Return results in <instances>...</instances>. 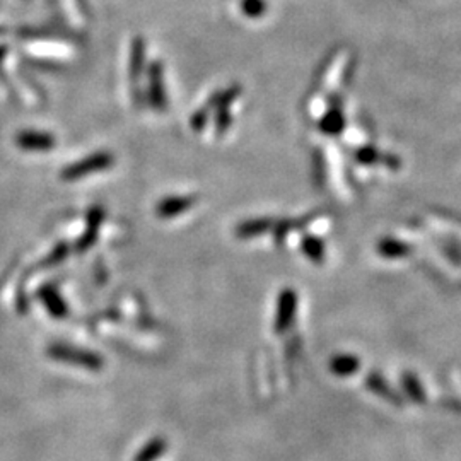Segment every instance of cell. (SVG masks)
<instances>
[{
  "label": "cell",
  "instance_id": "cell-1",
  "mask_svg": "<svg viewBox=\"0 0 461 461\" xmlns=\"http://www.w3.org/2000/svg\"><path fill=\"white\" fill-rule=\"evenodd\" d=\"M48 355L58 362L70 364V366L86 369L91 372H99L104 366V359L98 352L81 347L67 345V343H55L48 349Z\"/></svg>",
  "mask_w": 461,
  "mask_h": 461
},
{
  "label": "cell",
  "instance_id": "cell-2",
  "mask_svg": "<svg viewBox=\"0 0 461 461\" xmlns=\"http://www.w3.org/2000/svg\"><path fill=\"white\" fill-rule=\"evenodd\" d=\"M297 313V294L292 289H284L277 303V313L274 320V332L282 335L286 333L296 320Z\"/></svg>",
  "mask_w": 461,
  "mask_h": 461
},
{
  "label": "cell",
  "instance_id": "cell-3",
  "mask_svg": "<svg viewBox=\"0 0 461 461\" xmlns=\"http://www.w3.org/2000/svg\"><path fill=\"white\" fill-rule=\"evenodd\" d=\"M366 387L367 389H371L374 395H378L379 398H383V400L389 401L391 405H401V398L398 393L393 389L389 384L387 383V379L383 378V376L379 374V372H369L366 376Z\"/></svg>",
  "mask_w": 461,
  "mask_h": 461
},
{
  "label": "cell",
  "instance_id": "cell-4",
  "mask_svg": "<svg viewBox=\"0 0 461 461\" xmlns=\"http://www.w3.org/2000/svg\"><path fill=\"white\" fill-rule=\"evenodd\" d=\"M328 367L335 376H338V378H347V376L355 374V372L359 371L360 359L355 357V355H350V354L335 355V357L330 360Z\"/></svg>",
  "mask_w": 461,
  "mask_h": 461
},
{
  "label": "cell",
  "instance_id": "cell-5",
  "mask_svg": "<svg viewBox=\"0 0 461 461\" xmlns=\"http://www.w3.org/2000/svg\"><path fill=\"white\" fill-rule=\"evenodd\" d=\"M166 451H167L166 439L152 438L135 452V456H133L132 461H157Z\"/></svg>",
  "mask_w": 461,
  "mask_h": 461
},
{
  "label": "cell",
  "instance_id": "cell-6",
  "mask_svg": "<svg viewBox=\"0 0 461 461\" xmlns=\"http://www.w3.org/2000/svg\"><path fill=\"white\" fill-rule=\"evenodd\" d=\"M41 299L48 309V313L55 318H65L69 314V309H67L65 301L62 299L60 294L53 289H43L41 291Z\"/></svg>",
  "mask_w": 461,
  "mask_h": 461
},
{
  "label": "cell",
  "instance_id": "cell-7",
  "mask_svg": "<svg viewBox=\"0 0 461 461\" xmlns=\"http://www.w3.org/2000/svg\"><path fill=\"white\" fill-rule=\"evenodd\" d=\"M401 383H404V388H405L406 395L412 398L413 401H417V404H424L426 393H424V388H422L421 381L415 378L413 374H410V372H405Z\"/></svg>",
  "mask_w": 461,
  "mask_h": 461
},
{
  "label": "cell",
  "instance_id": "cell-8",
  "mask_svg": "<svg viewBox=\"0 0 461 461\" xmlns=\"http://www.w3.org/2000/svg\"><path fill=\"white\" fill-rule=\"evenodd\" d=\"M19 142L28 149H36V145H40L38 149H46L50 144H52V140H50L46 135H35V133H33V135L21 137Z\"/></svg>",
  "mask_w": 461,
  "mask_h": 461
}]
</instances>
